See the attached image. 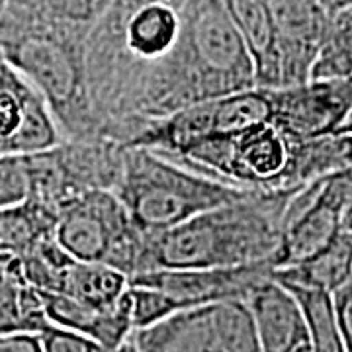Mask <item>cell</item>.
<instances>
[{
	"instance_id": "cell-1",
	"label": "cell",
	"mask_w": 352,
	"mask_h": 352,
	"mask_svg": "<svg viewBox=\"0 0 352 352\" xmlns=\"http://www.w3.org/2000/svg\"><path fill=\"white\" fill-rule=\"evenodd\" d=\"M256 87L254 63L223 0H186L173 53L141 94L138 120Z\"/></svg>"
},
{
	"instance_id": "cell-2",
	"label": "cell",
	"mask_w": 352,
	"mask_h": 352,
	"mask_svg": "<svg viewBox=\"0 0 352 352\" xmlns=\"http://www.w3.org/2000/svg\"><path fill=\"white\" fill-rule=\"evenodd\" d=\"M300 188L252 192L173 229L145 233L139 272L270 263L286 208Z\"/></svg>"
},
{
	"instance_id": "cell-3",
	"label": "cell",
	"mask_w": 352,
	"mask_h": 352,
	"mask_svg": "<svg viewBox=\"0 0 352 352\" xmlns=\"http://www.w3.org/2000/svg\"><path fill=\"white\" fill-rule=\"evenodd\" d=\"M87 39L53 25L0 30V50L38 88L65 139H106L88 94Z\"/></svg>"
},
{
	"instance_id": "cell-4",
	"label": "cell",
	"mask_w": 352,
	"mask_h": 352,
	"mask_svg": "<svg viewBox=\"0 0 352 352\" xmlns=\"http://www.w3.org/2000/svg\"><path fill=\"white\" fill-rule=\"evenodd\" d=\"M252 192L198 175L143 147H126L122 178L113 190L143 233L173 229Z\"/></svg>"
},
{
	"instance_id": "cell-5",
	"label": "cell",
	"mask_w": 352,
	"mask_h": 352,
	"mask_svg": "<svg viewBox=\"0 0 352 352\" xmlns=\"http://www.w3.org/2000/svg\"><path fill=\"white\" fill-rule=\"evenodd\" d=\"M294 143L276 126L258 124L212 135L168 161L241 190H286Z\"/></svg>"
},
{
	"instance_id": "cell-6",
	"label": "cell",
	"mask_w": 352,
	"mask_h": 352,
	"mask_svg": "<svg viewBox=\"0 0 352 352\" xmlns=\"http://www.w3.org/2000/svg\"><path fill=\"white\" fill-rule=\"evenodd\" d=\"M55 241L78 261L108 264L133 276L139 272L145 233L113 192L92 190L61 208Z\"/></svg>"
},
{
	"instance_id": "cell-7",
	"label": "cell",
	"mask_w": 352,
	"mask_h": 352,
	"mask_svg": "<svg viewBox=\"0 0 352 352\" xmlns=\"http://www.w3.org/2000/svg\"><path fill=\"white\" fill-rule=\"evenodd\" d=\"M139 352H261L245 300L201 303L131 333Z\"/></svg>"
},
{
	"instance_id": "cell-8",
	"label": "cell",
	"mask_w": 352,
	"mask_h": 352,
	"mask_svg": "<svg viewBox=\"0 0 352 352\" xmlns=\"http://www.w3.org/2000/svg\"><path fill=\"white\" fill-rule=\"evenodd\" d=\"M18 261L30 286L96 307L116 305L129 286V276L118 268L78 261L55 237L39 243L36 249L18 256Z\"/></svg>"
},
{
	"instance_id": "cell-9",
	"label": "cell",
	"mask_w": 352,
	"mask_h": 352,
	"mask_svg": "<svg viewBox=\"0 0 352 352\" xmlns=\"http://www.w3.org/2000/svg\"><path fill=\"white\" fill-rule=\"evenodd\" d=\"M272 126L296 143L335 133L352 110V78L270 88Z\"/></svg>"
},
{
	"instance_id": "cell-10",
	"label": "cell",
	"mask_w": 352,
	"mask_h": 352,
	"mask_svg": "<svg viewBox=\"0 0 352 352\" xmlns=\"http://www.w3.org/2000/svg\"><path fill=\"white\" fill-rule=\"evenodd\" d=\"M50 106L0 50V155H28L59 145Z\"/></svg>"
},
{
	"instance_id": "cell-11",
	"label": "cell",
	"mask_w": 352,
	"mask_h": 352,
	"mask_svg": "<svg viewBox=\"0 0 352 352\" xmlns=\"http://www.w3.org/2000/svg\"><path fill=\"white\" fill-rule=\"evenodd\" d=\"M268 10L274 28L278 88L307 82L325 45L331 16L317 0H268Z\"/></svg>"
},
{
	"instance_id": "cell-12",
	"label": "cell",
	"mask_w": 352,
	"mask_h": 352,
	"mask_svg": "<svg viewBox=\"0 0 352 352\" xmlns=\"http://www.w3.org/2000/svg\"><path fill=\"white\" fill-rule=\"evenodd\" d=\"M272 264H241L227 268H190V270H149L129 276L131 286L161 289L168 294L176 309L223 300H247L251 289L272 278Z\"/></svg>"
},
{
	"instance_id": "cell-13",
	"label": "cell",
	"mask_w": 352,
	"mask_h": 352,
	"mask_svg": "<svg viewBox=\"0 0 352 352\" xmlns=\"http://www.w3.org/2000/svg\"><path fill=\"white\" fill-rule=\"evenodd\" d=\"M245 302L251 307L261 352H296L309 342L300 303L274 278L256 284Z\"/></svg>"
},
{
	"instance_id": "cell-14",
	"label": "cell",
	"mask_w": 352,
	"mask_h": 352,
	"mask_svg": "<svg viewBox=\"0 0 352 352\" xmlns=\"http://www.w3.org/2000/svg\"><path fill=\"white\" fill-rule=\"evenodd\" d=\"M38 294L50 323L80 333L106 349H118L135 331L127 289L122 300L110 307H96L51 292L38 289Z\"/></svg>"
},
{
	"instance_id": "cell-15",
	"label": "cell",
	"mask_w": 352,
	"mask_h": 352,
	"mask_svg": "<svg viewBox=\"0 0 352 352\" xmlns=\"http://www.w3.org/2000/svg\"><path fill=\"white\" fill-rule=\"evenodd\" d=\"M110 0H10L0 16V30L53 25L90 36Z\"/></svg>"
},
{
	"instance_id": "cell-16",
	"label": "cell",
	"mask_w": 352,
	"mask_h": 352,
	"mask_svg": "<svg viewBox=\"0 0 352 352\" xmlns=\"http://www.w3.org/2000/svg\"><path fill=\"white\" fill-rule=\"evenodd\" d=\"M254 63L256 87L278 88L274 28L268 0H223Z\"/></svg>"
},
{
	"instance_id": "cell-17",
	"label": "cell",
	"mask_w": 352,
	"mask_h": 352,
	"mask_svg": "<svg viewBox=\"0 0 352 352\" xmlns=\"http://www.w3.org/2000/svg\"><path fill=\"white\" fill-rule=\"evenodd\" d=\"M50 321L38 289L28 284L18 256L0 254V337L36 333Z\"/></svg>"
},
{
	"instance_id": "cell-18",
	"label": "cell",
	"mask_w": 352,
	"mask_h": 352,
	"mask_svg": "<svg viewBox=\"0 0 352 352\" xmlns=\"http://www.w3.org/2000/svg\"><path fill=\"white\" fill-rule=\"evenodd\" d=\"M272 278L280 284L335 294L352 280V233L342 229L325 249L303 263L274 270Z\"/></svg>"
},
{
	"instance_id": "cell-19",
	"label": "cell",
	"mask_w": 352,
	"mask_h": 352,
	"mask_svg": "<svg viewBox=\"0 0 352 352\" xmlns=\"http://www.w3.org/2000/svg\"><path fill=\"white\" fill-rule=\"evenodd\" d=\"M352 168V133H329L294 143L288 186L300 188L317 178Z\"/></svg>"
},
{
	"instance_id": "cell-20",
	"label": "cell",
	"mask_w": 352,
	"mask_h": 352,
	"mask_svg": "<svg viewBox=\"0 0 352 352\" xmlns=\"http://www.w3.org/2000/svg\"><path fill=\"white\" fill-rule=\"evenodd\" d=\"M59 214L36 200L0 210V254L22 256L55 237Z\"/></svg>"
},
{
	"instance_id": "cell-21",
	"label": "cell",
	"mask_w": 352,
	"mask_h": 352,
	"mask_svg": "<svg viewBox=\"0 0 352 352\" xmlns=\"http://www.w3.org/2000/svg\"><path fill=\"white\" fill-rule=\"evenodd\" d=\"M282 286L292 292V296L302 307L303 319L309 333L311 352H344L339 325H337L333 294L323 289L292 286V284H282Z\"/></svg>"
},
{
	"instance_id": "cell-22",
	"label": "cell",
	"mask_w": 352,
	"mask_h": 352,
	"mask_svg": "<svg viewBox=\"0 0 352 352\" xmlns=\"http://www.w3.org/2000/svg\"><path fill=\"white\" fill-rule=\"evenodd\" d=\"M352 78V4L331 18L325 45L319 53L309 80Z\"/></svg>"
},
{
	"instance_id": "cell-23",
	"label": "cell",
	"mask_w": 352,
	"mask_h": 352,
	"mask_svg": "<svg viewBox=\"0 0 352 352\" xmlns=\"http://www.w3.org/2000/svg\"><path fill=\"white\" fill-rule=\"evenodd\" d=\"M38 337L43 352H139L131 337L126 342H122L118 349H106L96 340L88 339L75 331L57 327L53 323H47L41 329Z\"/></svg>"
},
{
	"instance_id": "cell-24",
	"label": "cell",
	"mask_w": 352,
	"mask_h": 352,
	"mask_svg": "<svg viewBox=\"0 0 352 352\" xmlns=\"http://www.w3.org/2000/svg\"><path fill=\"white\" fill-rule=\"evenodd\" d=\"M30 198L25 155H0V210Z\"/></svg>"
},
{
	"instance_id": "cell-25",
	"label": "cell",
	"mask_w": 352,
	"mask_h": 352,
	"mask_svg": "<svg viewBox=\"0 0 352 352\" xmlns=\"http://www.w3.org/2000/svg\"><path fill=\"white\" fill-rule=\"evenodd\" d=\"M333 303L344 352H352V280L333 294Z\"/></svg>"
},
{
	"instance_id": "cell-26",
	"label": "cell",
	"mask_w": 352,
	"mask_h": 352,
	"mask_svg": "<svg viewBox=\"0 0 352 352\" xmlns=\"http://www.w3.org/2000/svg\"><path fill=\"white\" fill-rule=\"evenodd\" d=\"M0 352H43L36 333H14L0 337Z\"/></svg>"
},
{
	"instance_id": "cell-27",
	"label": "cell",
	"mask_w": 352,
	"mask_h": 352,
	"mask_svg": "<svg viewBox=\"0 0 352 352\" xmlns=\"http://www.w3.org/2000/svg\"><path fill=\"white\" fill-rule=\"evenodd\" d=\"M325 10H327V14L333 18L335 14L340 12V10H344L346 6H351L352 0H317Z\"/></svg>"
},
{
	"instance_id": "cell-28",
	"label": "cell",
	"mask_w": 352,
	"mask_h": 352,
	"mask_svg": "<svg viewBox=\"0 0 352 352\" xmlns=\"http://www.w3.org/2000/svg\"><path fill=\"white\" fill-rule=\"evenodd\" d=\"M335 133H352V110L346 116V120L342 122V126L335 131Z\"/></svg>"
},
{
	"instance_id": "cell-29",
	"label": "cell",
	"mask_w": 352,
	"mask_h": 352,
	"mask_svg": "<svg viewBox=\"0 0 352 352\" xmlns=\"http://www.w3.org/2000/svg\"><path fill=\"white\" fill-rule=\"evenodd\" d=\"M344 231H351L352 233V215L346 219V223H344Z\"/></svg>"
},
{
	"instance_id": "cell-30",
	"label": "cell",
	"mask_w": 352,
	"mask_h": 352,
	"mask_svg": "<svg viewBox=\"0 0 352 352\" xmlns=\"http://www.w3.org/2000/svg\"><path fill=\"white\" fill-rule=\"evenodd\" d=\"M296 352H311V346H309V342H307V344H303V346H300V349H298Z\"/></svg>"
}]
</instances>
